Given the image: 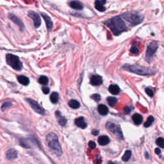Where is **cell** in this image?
I'll list each match as a JSON object with an SVG mask.
<instances>
[{"mask_svg": "<svg viewBox=\"0 0 164 164\" xmlns=\"http://www.w3.org/2000/svg\"><path fill=\"white\" fill-rule=\"evenodd\" d=\"M107 26L115 36H119L127 29V26L121 16H116L105 22Z\"/></svg>", "mask_w": 164, "mask_h": 164, "instance_id": "cell-1", "label": "cell"}, {"mask_svg": "<svg viewBox=\"0 0 164 164\" xmlns=\"http://www.w3.org/2000/svg\"><path fill=\"white\" fill-rule=\"evenodd\" d=\"M46 142L49 148L55 153L58 156H60L62 154V148L58 142V136L54 133H49L46 136Z\"/></svg>", "mask_w": 164, "mask_h": 164, "instance_id": "cell-2", "label": "cell"}, {"mask_svg": "<svg viewBox=\"0 0 164 164\" xmlns=\"http://www.w3.org/2000/svg\"><path fill=\"white\" fill-rule=\"evenodd\" d=\"M122 68L126 71H128L129 72H131L133 73H135L138 75H142V76H147V75H151V74H153L155 73V71L153 69H150L146 67H142L138 66H135V65H125Z\"/></svg>", "mask_w": 164, "mask_h": 164, "instance_id": "cell-3", "label": "cell"}, {"mask_svg": "<svg viewBox=\"0 0 164 164\" xmlns=\"http://www.w3.org/2000/svg\"><path fill=\"white\" fill-rule=\"evenodd\" d=\"M121 17L133 26L141 23L144 19L142 15L136 12H127L121 15Z\"/></svg>", "mask_w": 164, "mask_h": 164, "instance_id": "cell-4", "label": "cell"}, {"mask_svg": "<svg viewBox=\"0 0 164 164\" xmlns=\"http://www.w3.org/2000/svg\"><path fill=\"white\" fill-rule=\"evenodd\" d=\"M6 61L8 66L12 67L16 71H21L23 68L21 62L20 61L19 58L12 54H6Z\"/></svg>", "mask_w": 164, "mask_h": 164, "instance_id": "cell-5", "label": "cell"}, {"mask_svg": "<svg viewBox=\"0 0 164 164\" xmlns=\"http://www.w3.org/2000/svg\"><path fill=\"white\" fill-rule=\"evenodd\" d=\"M106 126L108 130L110 131L116 138H120V139L123 138V135L121 131V129L119 125L112 122H108L107 123Z\"/></svg>", "mask_w": 164, "mask_h": 164, "instance_id": "cell-6", "label": "cell"}, {"mask_svg": "<svg viewBox=\"0 0 164 164\" xmlns=\"http://www.w3.org/2000/svg\"><path fill=\"white\" fill-rule=\"evenodd\" d=\"M158 48V44L156 42H151L150 44H149L147 48L146 54V58L148 62H150L152 59L154 54H155V53H156Z\"/></svg>", "mask_w": 164, "mask_h": 164, "instance_id": "cell-7", "label": "cell"}, {"mask_svg": "<svg viewBox=\"0 0 164 164\" xmlns=\"http://www.w3.org/2000/svg\"><path fill=\"white\" fill-rule=\"evenodd\" d=\"M26 101L29 103V105H30V107L33 108V110L35 112H37L39 114H41V115L42 116L45 115L46 114L45 110H44V109L39 105V104L37 101L29 98L26 99Z\"/></svg>", "mask_w": 164, "mask_h": 164, "instance_id": "cell-8", "label": "cell"}, {"mask_svg": "<svg viewBox=\"0 0 164 164\" xmlns=\"http://www.w3.org/2000/svg\"><path fill=\"white\" fill-rule=\"evenodd\" d=\"M28 16L29 17L33 19L34 26L36 28H39L41 24V19L39 15L36 13V12H33L32 11H29L28 13Z\"/></svg>", "mask_w": 164, "mask_h": 164, "instance_id": "cell-9", "label": "cell"}, {"mask_svg": "<svg viewBox=\"0 0 164 164\" xmlns=\"http://www.w3.org/2000/svg\"><path fill=\"white\" fill-rule=\"evenodd\" d=\"M8 18L11 20V21L12 22H14L15 24H16V25H17L20 29L21 30H23L24 29V24L22 22V21L21 19H20L19 17H17L16 15L14 14H12V13H10L8 14Z\"/></svg>", "mask_w": 164, "mask_h": 164, "instance_id": "cell-10", "label": "cell"}, {"mask_svg": "<svg viewBox=\"0 0 164 164\" xmlns=\"http://www.w3.org/2000/svg\"><path fill=\"white\" fill-rule=\"evenodd\" d=\"M106 3V0H96L95 8L99 12H105L106 11V7L104 5Z\"/></svg>", "mask_w": 164, "mask_h": 164, "instance_id": "cell-11", "label": "cell"}, {"mask_svg": "<svg viewBox=\"0 0 164 164\" xmlns=\"http://www.w3.org/2000/svg\"><path fill=\"white\" fill-rule=\"evenodd\" d=\"M41 16L43 17V19L45 21V23L46 24V26L48 30H51V29L53 28V23L51 17H49L48 14L45 13H41Z\"/></svg>", "mask_w": 164, "mask_h": 164, "instance_id": "cell-12", "label": "cell"}, {"mask_svg": "<svg viewBox=\"0 0 164 164\" xmlns=\"http://www.w3.org/2000/svg\"><path fill=\"white\" fill-rule=\"evenodd\" d=\"M36 142L32 140L31 138H22L20 141V144H21L23 147L26 148H30L32 147L33 144Z\"/></svg>", "mask_w": 164, "mask_h": 164, "instance_id": "cell-13", "label": "cell"}, {"mask_svg": "<svg viewBox=\"0 0 164 164\" xmlns=\"http://www.w3.org/2000/svg\"><path fill=\"white\" fill-rule=\"evenodd\" d=\"M91 83L94 86H99L103 83L102 78L99 75H94L91 78Z\"/></svg>", "mask_w": 164, "mask_h": 164, "instance_id": "cell-14", "label": "cell"}, {"mask_svg": "<svg viewBox=\"0 0 164 164\" xmlns=\"http://www.w3.org/2000/svg\"><path fill=\"white\" fill-rule=\"evenodd\" d=\"M69 6H70L71 8L74 9V10H77V11H82L83 8V4L79 1H72L70 3H69Z\"/></svg>", "mask_w": 164, "mask_h": 164, "instance_id": "cell-15", "label": "cell"}, {"mask_svg": "<svg viewBox=\"0 0 164 164\" xmlns=\"http://www.w3.org/2000/svg\"><path fill=\"white\" fill-rule=\"evenodd\" d=\"M6 156L7 158L9 160H14V159L17 158V153L16 150H14V149H11V150L7 151L6 153Z\"/></svg>", "mask_w": 164, "mask_h": 164, "instance_id": "cell-16", "label": "cell"}, {"mask_svg": "<svg viewBox=\"0 0 164 164\" xmlns=\"http://www.w3.org/2000/svg\"><path fill=\"white\" fill-rule=\"evenodd\" d=\"M55 115H56V117L57 118L58 123L60 124V125L62 126H65L67 123V119L62 115L61 113L59 111H57L55 112Z\"/></svg>", "mask_w": 164, "mask_h": 164, "instance_id": "cell-17", "label": "cell"}, {"mask_svg": "<svg viewBox=\"0 0 164 164\" xmlns=\"http://www.w3.org/2000/svg\"><path fill=\"white\" fill-rule=\"evenodd\" d=\"M75 125L82 129H85L87 127V124L84 120L83 117H79L75 120Z\"/></svg>", "mask_w": 164, "mask_h": 164, "instance_id": "cell-18", "label": "cell"}, {"mask_svg": "<svg viewBox=\"0 0 164 164\" xmlns=\"http://www.w3.org/2000/svg\"><path fill=\"white\" fill-rule=\"evenodd\" d=\"M132 120L135 125H140L143 121L142 116L138 113L134 114L132 117Z\"/></svg>", "mask_w": 164, "mask_h": 164, "instance_id": "cell-19", "label": "cell"}, {"mask_svg": "<svg viewBox=\"0 0 164 164\" xmlns=\"http://www.w3.org/2000/svg\"><path fill=\"white\" fill-rule=\"evenodd\" d=\"M97 110H98L99 113L101 116H107L108 113V107L105 105H103V104H101V105H99L98 106Z\"/></svg>", "mask_w": 164, "mask_h": 164, "instance_id": "cell-20", "label": "cell"}, {"mask_svg": "<svg viewBox=\"0 0 164 164\" xmlns=\"http://www.w3.org/2000/svg\"><path fill=\"white\" fill-rule=\"evenodd\" d=\"M110 142V139L106 135H102L98 138V143L101 146H106Z\"/></svg>", "mask_w": 164, "mask_h": 164, "instance_id": "cell-21", "label": "cell"}, {"mask_svg": "<svg viewBox=\"0 0 164 164\" xmlns=\"http://www.w3.org/2000/svg\"><path fill=\"white\" fill-rule=\"evenodd\" d=\"M108 91L113 95H117L120 92V88L117 85H111L108 88Z\"/></svg>", "mask_w": 164, "mask_h": 164, "instance_id": "cell-22", "label": "cell"}, {"mask_svg": "<svg viewBox=\"0 0 164 164\" xmlns=\"http://www.w3.org/2000/svg\"><path fill=\"white\" fill-rule=\"evenodd\" d=\"M17 80L20 83L22 84L23 85H28L29 83V78L25 76L21 75L17 76Z\"/></svg>", "mask_w": 164, "mask_h": 164, "instance_id": "cell-23", "label": "cell"}, {"mask_svg": "<svg viewBox=\"0 0 164 164\" xmlns=\"http://www.w3.org/2000/svg\"><path fill=\"white\" fill-rule=\"evenodd\" d=\"M69 105L73 109H77L80 107V104H79L78 101L75 100V99H72V100L69 102Z\"/></svg>", "mask_w": 164, "mask_h": 164, "instance_id": "cell-24", "label": "cell"}, {"mask_svg": "<svg viewBox=\"0 0 164 164\" xmlns=\"http://www.w3.org/2000/svg\"><path fill=\"white\" fill-rule=\"evenodd\" d=\"M118 100L116 97H108L107 98V102L108 103V105H110V107H113L115 106L117 103Z\"/></svg>", "mask_w": 164, "mask_h": 164, "instance_id": "cell-25", "label": "cell"}, {"mask_svg": "<svg viewBox=\"0 0 164 164\" xmlns=\"http://www.w3.org/2000/svg\"><path fill=\"white\" fill-rule=\"evenodd\" d=\"M59 96L57 92H53L50 96V100L53 103H57L58 101Z\"/></svg>", "mask_w": 164, "mask_h": 164, "instance_id": "cell-26", "label": "cell"}, {"mask_svg": "<svg viewBox=\"0 0 164 164\" xmlns=\"http://www.w3.org/2000/svg\"><path fill=\"white\" fill-rule=\"evenodd\" d=\"M132 156V152L130 150H127L126 151V152L124 154L122 157V160L124 162H128L129 160H130V158H131Z\"/></svg>", "mask_w": 164, "mask_h": 164, "instance_id": "cell-27", "label": "cell"}, {"mask_svg": "<svg viewBox=\"0 0 164 164\" xmlns=\"http://www.w3.org/2000/svg\"><path fill=\"white\" fill-rule=\"evenodd\" d=\"M39 82L41 84H42V85H48V83L49 82L48 78V77L45 76H41L39 79Z\"/></svg>", "mask_w": 164, "mask_h": 164, "instance_id": "cell-28", "label": "cell"}, {"mask_svg": "<svg viewBox=\"0 0 164 164\" xmlns=\"http://www.w3.org/2000/svg\"><path fill=\"white\" fill-rule=\"evenodd\" d=\"M154 120H155V119H154V117H153L152 116H150V117H149L147 119L146 122L144 123V126H145L146 128L150 127V126L152 125L153 122H154Z\"/></svg>", "mask_w": 164, "mask_h": 164, "instance_id": "cell-29", "label": "cell"}, {"mask_svg": "<svg viewBox=\"0 0 164 164\" xmlns=\"http://www.w3.org/2000/svg\"><path fill=\"white\" fill-rule=\"evenodd\" d=\"M12 103H11V102H9V101H7V102H5L3 104V105H2V111H5L6 110H7V108H8L9 107H11V106H12Z\"/></svg>", "mask_w": 164, "mask_h": 164, "instance_id": "cell-30", "label": "cell"}, {"mask_svg": "<svg viewBox=\"0 0 164 164\" xmlns=\"http://www.w3.org/2000/svg\"><path fill=\"white\" fill-rule=\"evenodd\" d=\"M156 143V144L158 146H160V147H162V148L164 147V140H163V138L159 137L158 138H157Z\"/></svg>", "mask_w": 164, "mask_h": 164, "instance_id": "cell-31", "label": "cell"}, {"mask_svg": "<svg viewBox=\"0 0 164 164\" xmlns=\"http://www.w3.org/2000/svg\"><path fill=\"white\" fill-rule=\"evenodd\" d=\"M91 97L94 99V101H96V102H98L101 100V96L99 94H93V95L91 96Z\"/></svg>", "mask_w": 164, "mask_h": 164, "instance_id": "cell-32", "label": "cell"}, {"mask_svg": "<svg viewBox=\"0 0 164 164\" xmlns=\"http://www.w3.org/2000/svg\"><path fill=\"white\" fill-rule=\"evenodd\" d=\"M145 91H146V93L147 94V95H148L149 96L151 97H153L154 92L150 88H146Z\"/></svg>", "mask_w": 164, "mask_h": 164, "instance_id": "cell-33", "label": "cell"}, {"mask_svg": "<svg viewBox=\"0 0 164 164\" xmlns=\"http://www.w3.org/2000/svg\"><path fill=\"white\" fill-rule=\"evenodd\" d=\"M130 52L132 54H137L139 53V49L138 48H137L136 46H132L130 49Z\"/></svg>", "mask_w": 164, "mask_h": 164, "instance_id": "cell-34", "label": "cell"}, {"mask_svg": "<svg viewBox=\"0 0 164 164\" xmlns=\"http://www.w3.org/2000/svg\"><path fill=\"white\" fill-rule=\"evenodd\" d=\"M88 146L90 147L91 149H92V150H94V149H95L96 147V144L94 142V141H90L88 142Z\"/></svg>", "mask_w": 164, "mask_h": 164, "instance_id": "cell-35", "label": "cell"}, {"mask_svg": "<svg viewBox=\"0 0 164 164\" xmlns=\"http://www.w3.org/2000/svg\"><path fill=\"white\" fill-rule=\"evenodd\" d=\"M42 89V92L44 94H49V88L48 87H43Z\"/></svg>", "mask_w": 164, "mask_h": 164, "instance_id": "cell-36", "label": "cell"}, {"mask_svg": "<svg viewBox=\"0 0 164 164\" xmlns=\"http://www.w3.org/2000/svg\"><path fill=\"white\" fill-rule=\"evenodd\" d=\"M124 112H125V113H126V114L130 113V112H131V109L130 108V107H126L125 109H124Z\"/></svg>", "mask_w": 164, "mask_h": 164, "instance_id": "cell-37", "label": "cell"}, {"mask_svg": "<svg viewBox=\"0 0 164 164\" xmlns=\"http://www.w3.org/2000/svg\"><path fill=\"white\" fill-rule=\"evenodd\" d=\"M92 134L94 135H98V133H99V132L98 130H94L92 131Z\"/></svg>", "mask_w": 164, "mask_h": 164, "instance_id": "cell-38", "label": "cell"}, {"mask_svg": "<svg viewBox=\"0 0 164 164\" xmlns=\"http://www.w3.org/2000/svg\"><path fill=\"white\" fill-rule=\"evenodd\" d=\"M161 151H160V149H159V148H156L155 149V153H156V154H157V155H159V154H160V152Z\"/></svg>", "mask_w": 164, "mask_h": 164, "instance_id": "cell-39", "label": "cell"}, {"mask_svg": "<svg viewBox=\"0 0 164 164\" xmlns=\"http://www.w3.org/2000/svg\"><path fill=\"white\" fill-rule=\"evenodd\" d=\"M108 164H116V163H113V162H109Z\"/></svg>", "mask_w": 164, "mask_h": 164, "instance_id": "cell-40", "label": "cell"}]
</instances>
